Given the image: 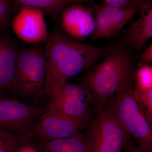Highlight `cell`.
<instances>
[{"instance_id":"e0dca14e","label":"cell","mask_w":152,"mask_h":152,"mask_svg":"<svg viewBox=\"0 0 152 152\" xmlns=\"http://www.w3.org/2000/svg\"><path fill=\"white\" fill-rule=\"evenodd\" d=\"M133 90L145 115L152 124V88L139 90L133 88Z\"/></svg>"},{"instance_id":"277c9868","label":"cell","mask_w":152,"mask_h":152,"mask_svg":"<svg viewBox=\"0 0 152 152\" xmlns=\"http://www.w3.org/2000/svg\"><path fill=\"white\" fill-rule=\"evenodd\" d=\"M103 110L115 118L138 146L152 149V124L145 115L133 88L117 94Z\"/></svg>"},{"instance_id":"cb8c5ba5","label":"cell","mask_w":152,"mask_h":152,"mask_svg":"<svg viewBox=\"0 0 152 152\" xmlns=\"http://www.w3.org/2000/svg\"><path fill=\"white\" fill-rule=\"evenodd\" d=\"M1 44L0 42V53H1Z\"/></svg>"},{"instance_id":"ffe728a7","label":"cell","mask_w":152,"mask_h":152,"mask_svg":"<svg viewBox=\"0 0 152 152\" xmlns=\"http://www.w3.org/2000/svg\"><path fill=\"white\" fill-rule=\"evenodd\" d=\"M12 10L11 0H0V28L8 23Z\"/></svg>"},{"instance_id":"9a60e30c","label":"cell","mask_w":152,"mask_h":152,"mask_svg":"<svg viewBox=\"0 0 152 152\" xmlns=\"http://www.w3.org/2000/svg\"><path fill=\"white\" fill-rule=\"evenodd\" d=\"M12 9L18 11L24 8L38 9L43 11L52 20L56 21L67 6L87 2L91 0H11Z\"/></svg>"},{"instance_id":"5bb4252c","label":"cell","mask_w":152,"mask_h":152,"mask_svg":"<svg viewBox=\"0 0 152 152\" xmlns=\"http://www.w3.org/2000/svg\"><path fill=\"white\" fill-rule=\"evenodd\" d=\"M27 145L38 152H92L84 132L70 137Z\"/></svg>"},{"instance_id":"7402d4cb","label":"cell","mask_w":152,"mask_h":152,"mask_svg":"<svg viewBox=\"0 0 152 152\" xmlns=\"http://www.w3.org/2000/svg\"><path fill=\"white\" fill-rule=\"evenodd\" d=\"M122 152H152L151 150H144L134 145L132 140L127 144Z\"/></svg>"},{"instance_id":"9c48e42d","label":"cell","mask_w":152,"mask_h":152,"mask_svg":"<svg viewBox=\"0 0 152 152\" xmlns=\"http://www.w3.org/2000/svg\"><path fill=\"white\" fill-rule=\"evenodd\" d=\"M61 28L67 35L82 42L94 34L96 23L91 8L82 3L72 4L60 14Z\"/></svg>"},{"instance_id":"7c38bea8","label":"cell","mask_w":152,"mask_h":152,"mask_svg":"<svg viewBox=\"0 0 152 152\" xmlns=\"http://www.w3.org/2000/svg\"><path fill=\"white\" fill-rule=\"evenodd\" d=\"M0 97L11 98V86L20 50L5 38H0Z\"/></svg>"},{"instance_id":"d6986e66","label":"cell","mask_w":152,"mask_h":152,"mask_svg":"<svg viewBox=\"0 0 152 152\" xmlns=\"http://www.w3.org/2000/svg\"><path fill=\"white\" fill-rule=\"evenodd\" d=\"M102 3L122 9H134L142 5L141 0H99Z\"/></svg>"},{"instance_id":"ba28073f","label":"cell","mask_w":152,"mask_h":152,"mask_svg":"<svg viewBox=\"0 0 152 152\" xmlns=\"http://www.w3.org/2000/svg\"><path fill=\"white\" fill-rule=\"evenodd\" d=\"M134 9H122L102 3L91 7L95 23L96 29L92 36V40L99 39H114L123 27L143 6Z\"/></svg>"},{"instance_id":"44dd1931","label":"cell","mask_w":152,"mask_h":152,"mask_svg":"<svg viewBox=\"0 0 152 152\" xmlns=\"http://www.w3.org/2000/svg\"><path fill=\"white\" fill-rule=\"evenodd\" d=\"M138 60L141 64H151L152 63V44L145 48L137 56Z\"/></svg>"},{"instance_id":"8fae6325","label":"cell","mask_w":152,"mask_h":152,"mask_svg":"<svg viewBox=\"0 0 152 152\" xmlns=\"http://www.w3.org/2000/svg\"><path fill=\"white\" fill-rule=\"evenodd\" d=\"M139 12L137 20L123 30L121 35L120 42L131 51L140 52L152 37V3H144Z\"/></svg>"},{"instance_id":"30bf717a","label":"cell","mask_w":152,"mask_h":152,"mask_svg":"<svg viewBox=\"0 0 152 152\" xmlns=\"http://www.w3.org/2000/svg\"><path fill=\"white\" fill-rule=\"evenodd\" d=\"M43 11L38 9L24 8L18 11L12 22V27L19 39L27 43L44 42L48 32Z\"/></svg>"},{"instance_id":"2e32d148","label":"cell","mask_w":152,"mask_h":152,"mask_svg":"<svg viewBox=\"0 0 152 152\" xmlns=\"http://www.w3.org/2000/svg\"><path fill=\"white\" fill-rule=\"evenodd\" d=\"M133 88L139 90L152 88V66L143 64L137 66Z\"/></svg>"},{"instance_id":"603a6c76","label":"cell","mask_w":152,"mask_h":152,"mask_svg":"<svg viewBox=\"0 0 152 152\" xmlns=\"http://www.w3.org/2000/svg\"><path fill=\"white\" fill-rule=\"evenodd\" d=\"M141 1L143 3H145L148 1V0H141Z\"/></svg>"},{"instance_id":"3957f363","label":"cell","mask_w":152,"mask_h":152,"mask_svg":"<svg viewBox=\"0 0 152 152\" xmlns=\"http://www.w3.org/2000/svg\"><path fill=\"white\" fill-rule=\"evenodd\" d=\"M46 62L42 43L20 50L11 88V98L32 104H43Z\"/></svg>"},{"instance_id":"8992f818","label":"cell","mask_w":152,"mask_h":152,"mask_svg":"<svg viewBox=\"0 0 152 152\" xmlns=\"http://www.w3.org/2000/svg\"><path fill=\"white\" fill-rule=\"evenodd\" d=\"M88 123L72 118L45 109L29 132L24 135L15 136L20 146L65 138L81 133Z\"/></svg>"},{"instance_id":"52a82bcc","label":"cell","mask_w":152,"mask_h":152,"mask_svg":"<svg viewBox=\"0 0 152 152\" xmlns=\"http://www.w3.org/2000/svg\"><path fill=\"white\" fill-rule=\"evenodd\" d=\"M47 105L0 97V129L18 135L29 132Z\"/></svg>"},{"instance_id":"5b68a950","label":"cell","mask_w":152,"mask_h":152,"mask_svg":"<svg viewBox=\"0 0 152 152\" xmlns=\"http://www.w3.org/2000/svg\"><path fill=\"white\" fill-rule=\"evenodd\" d=\"M84 131L92 152H122L131 137L111 114L97 113Z\"/></svg>"},{"instance_id":"7a4b0ae2","label":"cell","mask_w":152,"mask_h":152,"mask_svg":"<svg viewBox=\"0 0 152 152\" xmlns=\"http://www.w3.org/2000/svg\"><path fill=\"white\" fill-rule=\"evenodd\" d=\"M44 43L46 77L64 81L92 67L108 49V46H97L76 40L59 26L49 33Z\"/></svg>"},{"instance_id":"6da1fadb","label":"cell","mask_w":152,"mask_h":152,"mask_svg":"<svg viewBox=\"0 0 152 152\" xmlns=\"http://www.w3.org/2000/svg\"><path fill=\"white\" fill-rule=\"evenodd\" d=\"M137 64L130 50L118 43L108 46L103 59L80 79L96 113L104 108L120 92L133 88Z\"/></svg>"},{"instance_id":"4fadbf2b","label":"cell","mask_w":152,"mask_h":152,"mask_svg":"<svg viewBox=\"0 0 152 152\" xmlns=\"http://www.w3.org/2000/svg\"><path fill=\"white\" fill-rule=\"evenodd\" d=\"M48 99L46 110L75 119L89 122L95 112L90 102L59 97Z\"/></svg>"},{"instance_id":"ac0fdd59","label":"cell","mask_w":152,"mask_h":152,"mask_svg":"<svg viewBox=\"0 0 152 152\" xmlns=\"http://www.w3.org/2000/svg\"><path fill=\"white\" fill-rule=\"evenodd\" d=\"M20 145L13 133L0 129V152H19Z\"/></svg>"}]
</instances>
